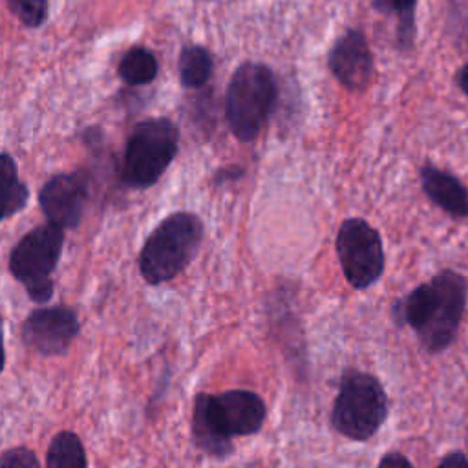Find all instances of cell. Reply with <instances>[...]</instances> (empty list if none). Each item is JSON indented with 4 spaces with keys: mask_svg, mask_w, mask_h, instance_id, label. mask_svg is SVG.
<instances>
[{
    "mask_svg": "<svg viewBox=\"0 0 468 468\" xmlns=\"http://www.w3.org/2000/svg\"><path fill=\"white\" fill-rule=\"evenodd\" d=\"M466 292L464 276L446 269L404 296L397 311L426 351L441 353L455 340L466 307Z\"/></svg>",
    "mask_w": 468,
    "mask_h": 468,
    "instance_id": "6da1fadb",
    "label": "cell"
},
{
    "mask_svg": "<svg viewBox=\"0 0 468 468\" xmlns=\"http://www.w3.org/2000/svg\"><path fill=\"white\" fill-rule=\"evenodd\" d=\"M265 404L254 391L230 389L219 395L199 393L192 415L194 441L208 455H229L232 450L230 439L256 433L265 420Z\"/></svg>",
    "mask_w": 468,
    "mask_h": 468,
    "instance_id": "7a4b0ae2",
    "label": "cell"
},
{
    "mask_svg": "<svg viewBox=\"0 0 468 468\" xmlns=\"http://www.w3.org/2000/svg\"><path fill=\"white\" fill-rule=\"evenodd\" d=\"M203 223L192 212L166 216L148 236L139 254V269L150 285L174 280L197 254Z\"/></svg>",
    "mask_w": 468,
    "mask_h": 468,
    "instance_id": "3957f363",
    "label": "cell"
},
{
    "mask_svg": "<svg viewBox=\"0 0 468 468\" xmlns=\"http://www.w3.org/2000/svg\"><path fill=\"white\" fill-rule=\"evenodd\" d=\"M278 97L276 79L265 64L243 62L227 86L225 115L232 133L249 143L258 137Z\"/></svg>",
    "mask_w": 468,
    "mask_h": 468,
    "instance_id": "277c9868",
    "label": "cell"
},
{
    "mask_svg": "<svg viewBox=\"0 0 468 468\" xmlns=\"http://www.w3.org/2000/svg\"><path fill=\"white\" fill-rule=\"evenodd\" d=\"M388 415V397L382 384L369 373L347 371L333 404V428L353 441H367Z\"/></svg>",
    "mask_w": 468,
    "mask_h": 468,
    "instance_id": "5b68a950",
    "label": "cell"
},
{
    "mask_svg": "<svg viewBox=\"0 0 468 468\" xmlns=\"http://www.w3.org/2000/svg\"><path fill=\"white\" fill-rule=\"evenodd\" d=\"M177 143L179 132L170 119L157 117L141 121L124 146L122 181L132 188H148L157 183L170 166L177 152Z\"/></svg>",
    "mask_w": 468,
    "mask_h": 468,
    "instance_id": "8992f818",
    "label": "cell"
},
{
    "mask_svg": "<svg viewBox=\"0 0 468 468\" xmlns=\"http://www.w3.org/2000/svg\"><path fill=\"white\" fill-rule=\"evenodd\" d=\"M64 229L55 223H44L29 230L9 254L11 274L24 283L27 296L35 303H46L53 294L51 272L55 271L62 247Z\"/></svg>",
    "mask_w": 468,
    "mask_h": 468,
    "instance_id": "52a82bcc",
    "label": "cell"
},
{
    "mask_svg": "<svg viewBox=\"0 0 468 468\" xmlns=\"http://www.w3.org/2000/svg\"><path fill=\"white\" fill-rule=\"evenodd\" d=\"M335 247L346 280L351 287L366 289L382 276V239L380 234L366 219L347 218L342 221Z\"/></svg>",
    "mask_w": 468,
    "mask_h": 468,
    "instance_id": "ba28073f",
    "label": "cell"
},
{
    "mask_svg": "<svg viewBox=\"0 0 468 468\" xmlns=\"http://www.w3.org/2000/svg\"><path fill=\"white\" fill-rule=\"evenodd\" d=\"M80 324L66 305L38 307L22 324L24 344L40 355H62L79 335Z\"/></svg>",
    "mask_w": 468,
    "mask_h": 468,
    "instance_id": "9c48e42d",
    "label": "cell"
},
{
    "mask_svg": "<svg viewBox=\"0 0 468 468\" xmlns=\"http://www.w3.org/2000/svg\"><path fill=\"white\" fill-rule=\"evenodd\" d=\"M88 192L90 179L84 172L57 174L44 183L38 194V203L49 223L62 229H73L80 221Z\"/></svg>",
    "mask_w": 468,
    "mask_h": 468,
    "instance_id": "30bf717a",
    "label": "cell"
},
{
    "mask_svg": "<svg viewBox=\"0 0 468 468\" xmlns=\"http://www.w3.org/2000/svg\"><path fill=\"white\" fill-rule=\"evenodd\" d=\"M329 69L347 90H366L373 77V55L358 29H347L329 51Z\"/></svg>",
    "mask_w": 468,
    "mask_h": 468,
    "instance_id": "8fae6325",
    "label": "cell"
},
{
    "mask_svg": "<svg viewBox=\"0 0 468 468\" xmlns=\"http://www.w3.org/2000/svg\"><path fill=\"white\" fill-rule=\"evenodd\" d=\"M420 185L424 194L450 216H468V190L455 176L433 165H424L420 168Z\"/></svg>",
    "mask_w": 468,
    "mask_h": 468,
    "instance_id": "7c38bea8",
    "label": "cell"
},
{
    "mask_svg": "<svg viewBox=\"0 0 468 468\" xmlns=\"http://www.w3.org/2000/svg\"><path fill=\"white\" fill-rule=\"evenodd\" d=\"M29 199V190L18 177L15 159L7 154H0V221L20 212Z\"/></svg>",
    "mask_w": 468,
    "mask_h": 468,
    "instance_id": "4fadbf2b",
    "label": "cell"
},
{
    "mask_svg": "<svg viewBox=\"0 0 468 468\" xmlns=\"http://www.w3.org/2000/svg\"><path fill=\"white\" fill-rule=\"evenodd\" d=\"M46 464L49 468H82L88 464L84 446L73 431L57 433L48 448Z\"/></svg>",
    "mask_w": 468,
    "mask_h": 468,
    "instance_id": "5bb4252c",
    "label": "cell"
},
{
    "mask_svg": "<svg viewBox=\"0 0 468 468\" xmlns=\"http://www.w3.org/2000/svg\"><path fill=\"white\" fill-rule=\"evenodd\" d=\"M373 7L397 20V46L411 49L415 38V5L417 0H371Z\"/></svg>",
    "mask_w": 468,
    "mask_h": 468,
    "instance_id": "9a60e30c",
    "label": "cell"
},
{
    "mask_svg": "<svg viewBox=\"0 0 468 468\" xmlns=\"http://www.w3.org/2000/svg\"><path fill=\"white\" fill-rule=\"evenodd\" d=\"M119 77L132 86H143L155 79L157 58L146 48H132L119 62Z\"/></svg>",
    "mask_w": 468,
    "mask_h": 468,
    "instance_id": "2e32d148",
    "label": "cell"
},
{
    "mask_svg": "<svg viewBox=\"0 0 468 468\" xmlns=\"http://www.w3.org/2000/svg\"><path fill=\"white\" fill-rule=\"evenodd\" d=\"M212 75V57L203 46H186L179 55V79L185 88H199Z\"/></svg>",
    "mask_w": 468,
    "mask_h": 468,
    "instance_id": "e0dca14e",
    "label": "cell"
},
{
    "mask_svg": "<svg viewBox=\"0 0 468 468\" xmlns=\"http://www.w3.org/2000/svg\"><path fill=\"white\" fill-rule=\"evenodd\" d=\"M9 11L27 27H38L48 18V0H5Z\"/></svg>",
    "mask_w": 468,
    "mask_h": 468,
    "instance_id": "ac0fdd59",
    "label": "cell"
},
{
    "mask_svg": "<svg viewBox=\"0 0 468 468\" xmlns=\"http://www.w3.org/2000/svg\"><path fill=\"white\" fill-rule=\"evenodd\" d=\"M0 466L7 468H37L38 459L27 448H11L0 455Z\"/></svg>",
    "mask_w": 468,
    "mask_h": 468,
    "instance_id": "d6986e66",
    "label": "cell"
},
{
    "mask_svg": "<svg viewBox=\"0 0 468 468\" xmlns=\"http://www.w3.org/2000/svg\"><path fill=\"white\" fill-rule=\"evenodd\" d=\"M380 466H411V463H410V459H406L404 455H400V453H388V455H384L382 459H380V463H378Z\"/></svg>",
    "mask_w": 468,
    "mask_h": 468,
    "instance_id": "ffe728a7",
    "label": "cell"
},
{
    "mask_svg": "<svg viewBox=\"0 0 468 468\" xmlns=\"http://www.w3.org/2000/svg\"><path fill=\"white\" fill-rule=\"evenodd\" d=\"M439 464L441 466H468V457L461 452H455V453H450L444 459H441Z\"/></svg>",
    "mask_w": 468,
    "mask_h": 468,
    "instance_id": "44dd1931",
    "label": "cell"
},
{
    "mask_svg": "<svg viewBox=\"0 0 468 468\" xmlns=\"http://www.w3.org/2000/svg\"><path fill=\"white\" fill-rule=\"evenodd\" d=\"M459 88L463 90L464 95H468V64H464L459 71H457V77H455Z\"/></svg>",
    "mask_w": 468,
    "mask_h": 468,
    "instance_id": "7402d4cb",
    "label": "cell"
},
{
    "mask_svg": "<svg viewBox=\"0 0 468 468\" xmlns=\"http://www.w3.org/2000/svg\"><path fill=\"white\" fill-rule=\"evenodd\" d=\"M5 366V346H4V322H2V316H0V373Z\"/></svg>",
    "mask_w": 468,
    "mask_h": 468,
    "instance_id": "603a6c76",
    "label": "cell"
}]
</instances>
